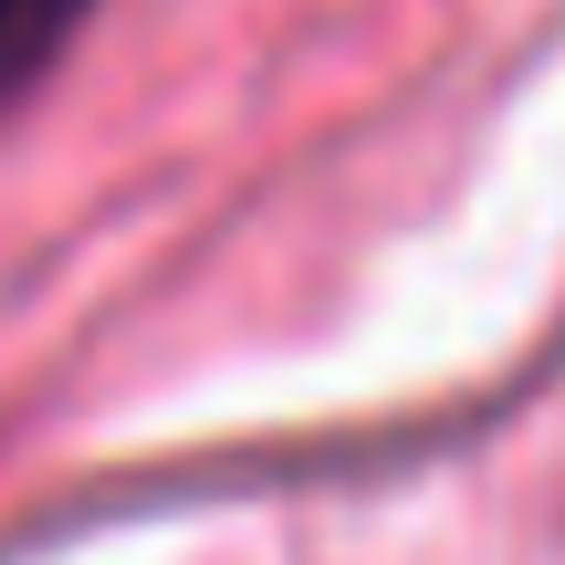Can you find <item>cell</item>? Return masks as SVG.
Masks as SVG:
<instances>
[{
    "instance_id": "1",
    "label": "cell",
    "mask_w": 565,
    "mask_h": 565,
    "mask_svg": "<svg viewBox=\"0 0 565 565\" xmlns=\"http://www.w3.org/2000/svg\"><path fill=\"white\" fill-rule=\"evenodd\" d=\"M74 11H84V0H0V95L53 63V42L74 32Z\"/></svg>"
}]
</instances>
